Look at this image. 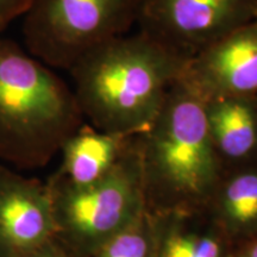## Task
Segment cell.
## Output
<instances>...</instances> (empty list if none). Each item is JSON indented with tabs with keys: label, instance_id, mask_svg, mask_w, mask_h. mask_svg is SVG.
<instances>
[{
	"label": "cell",
	"instance_id": "obj_1",
	"mask_svg": "<svg viewBox=\"0 0 257 257\" xmlns=\"http://www.w3.org/2000/svg\"><path fill=\"white\" fill-rule=\"evenodd\" d=\"M189 60L141 31L105 42L69 70L83 118L105 133L138 136L159 114Z\"/></svg>",
	"mask_w": 257,
	"mask_h": 257
},
{
	"label": "cell",
	"instance_id": "obj_2",
	"mask_svg": "<svg viewBox=\"0 0 257 257\" xmlns=\"http://www.w3.org/2000/svg\"><path fill=\"white\" fill-rule=\"evenodd\" d=\"M136 141L148 211L206 210L224 166L208 134L204 101L181 80Z\"/></svg>",
	"mask_w": 257,
	"mask_h": 257
},
{
	"label": "cell",
	"instance_id": "obj_3",
	"mask_svg": "<svg viewBox=\"0 0 257 257\" xmlns=\"http://www.w3.org/2000/svg\"><path fill=\"white\" fill-rule=\"evenodd\" d=\"M83 123L73 88L0 37V159L22 169L46 166Z\"/></svg>",
	"mask_w": 257,
	"mask_h": 257
},
{
	"label": "cell",
	"instance_id": "obj_4",
	"mask_svg": "<svg viewBox=\"0 0 257 257\" xmlns=\"http://www.w3.org/2000/svg\"><path fill=\"white\" fill-rule=\"evenodd\" d=\"M47 186L56 239L76 257H93L148 211L136 137L119 165L104 179L75 186L53 175Z\"/></svg>",
	"mask_w": 257,
	"mask_h": 257
},
{
	"label": "cell",
	"instance_id": "obj_5",
	"mask_svg": "<svg viewBox=\"0 0 257 257\" xmlns=\"http://www.w3.org/2000/svg\"><path fill=\"white\" fill-rule=\"evenodd\" d=\"M140 0H34L24 15L27 50L50 68H70L105 42L127 34Z\"/></svg>",
	"mask_w": 257,
	"mask_h": 257
},
{
	"label": "cell",
	"instance_id": "obj_6",
	"mask_svg": "<svg viewBox=\"0 0 257 257\" xmlns=\"http://www.w3.org/2000/svg\"><path fill=\"white\" fill-rule=\"evenodd\" d=\"M257 0H140L141 32L188 59L255 21Z\"/></svg>",
	"mask_w": 257,
	"mask_h": 257
},
{
	"label": "cell",
	"instance_id": "obj_7",
	"mask_svg": "<svg viewBox=\"0 0 257 257\" xmlns=\"http://www.w3.org/2000/svg\"><path fill=\"white\" fill-rule=\"evenodd\" d=\"M180 80L204 101L256 95V19L199 51L188 61Z\"/></svg>",
	"mask_w": 257,
	"mask_h": 257
},
{
	"label": "cell",
	"instance_id": "obj_8",
	"mask_svg": "<svg viewBox=\"0 0 257 257\" xmlns=\"http://www.w3.org/2000/svg\"><path fill=\"white\" fill-rule=\"evenodd\" d=\"M55 237L47 184L0 165V257H27Z\"/></svg>",
	"mask_w": 257,
	"mask_h": 257
},
{
	"label": "cell",
	"instance_id": "obj_9",
	"mask_svg": "<svg viewBox=\"0 0 257 257\" xmlns=\"http://www.w3.org/2000/svg\"><path fill=\"white\" fill-rule=\"evenodd\" d=\"M134 140L83 123L61 147L62 162L54 175L70 185L94 184L119 165Z\"/></svg>",
	"mask_w": 257,
	"mask_h": 257
},
{
	"label": "cell",
	"instance_id": "obj_10",
	"mask_svg": "<svg viewBox=\"0 0 257 257\" xmlns=\"http://www.w3.org/2000/svg\"><path fill=\"white\" fill-rule=\"evenodd\" d=\"M152 214L156 237L155 257H232V242L205 211Z\"/></svg>",
	"mask_w": 257,
	"mask_h": 257
},
{
	"label": "cell",
	"instance_id": "obj_11",
	"mask_svg": "<svg viewBox=\"0 0 257 257\" xmlns=\"http://www.w3.org/2000/svg\"><path fill=\"white\" fill-rule=\"evenodd\" d=\"M204 111L208 134L224 170L242 166L257 150L255 95L205 100Z\"/></svg>",
	"mask_w": 257,
	"mask_h": 257
},
{
	"label": "cell",
	"instance_id": "obj_12",
	"mask_svg": "<svg viewBox=\"0 0 257 257\" xmlns=\"http://www.w3.org/2000/svg\"><path fill=\"white\" fill-rule=\"evenodd\" d=\"M205 212L231 242L257 237V167L225 169Z\"/></svg>",
	"mask_w": 257,
	"mask_h": 257
},
{
	"label": "cell",
	"instance_id": "obj_13",
	"mask_svg": "<svg viewBox=\"0 0 257 257\" xmlns=\"http://www.w3.org/2000/svg\"><path fill=\"white\" fill-rule=\"evenodd\" d=\"M156 237L149 211L104 244L93 257H155Z\"/></svg>",
	"mask_w": 257,
	"mask_h": 257
},
{
	"label": "cell",
	"instance_id": "obj_14",
	"mask_svg": "<svg viewBox=\"0 0 257 257\" xmlns=\"http://www.w3.org/2000/svg\"><path fill=\"white\" fill-rule=\"evenodd\" d=\"M34 0H0V32L12 22L27 14Z\"/></svg>",
	"mask_w": 257,
	"mask_h": 257
},
{
	"label": "cell",
	"instance_id": "obj_15",
	"mask_svg": "<svg viewBox=\"0 0 257 257\" xmlns=\"http://www.w3.org/2000/svg\"><path fill=\"white\" fill-rule=\"evenodd\" d=\"M27 257H76L55 238L40 246Z\"/></svg>",
	"mask_w": 257,
	"mask_h": 257
},
{
	"label": "cell",
	"instance_id": "obj_16",
	"mask_svg": "<svg viewBox=\"0 0 257 257\" xmlns=\"http://www.w3.org/2000/svg\"><path fill=\"white\" fill-rule=\"evenodd\" d=\"M232 257H257V237L245 240L242 248L233 250Z\"/></svg>",
	"mask_w": 257,
	"mask_h": 257
},
{
	"label": "cell",
	"instance_id": "obj_17",
	"mask_svg": "<svg viewBox=\"0 0 257 257\" xmlns=\"http://www.w3.org/2000/svg\"><path fill=\"white\" fill-rule=\"evenodd\" d=\"M255 19L257 21V6H256V11H255Z\"/></svg>",
	"mask_w": 257,
	"mask_h": 257
}]
</instances>
